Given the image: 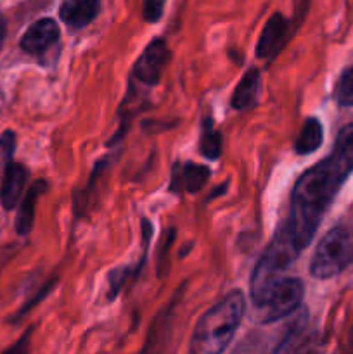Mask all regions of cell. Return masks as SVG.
Returning <instances> with one entry per match:
<instances>
[{"mask_svg":"<svg viewBox=\"0 0 353 354\" xmlns=\"http://www.w3.org/2000/svg\"><path fill=\"white\" fill-rule=\"evenodd\" d=\"M305 286L300 279H280L279 283L270 292L266 303L258 308V310H262V320L260 322L265 325L289 317L301 306Z\"/></svg>","mask_w":353,"mask_h":354,"instance_id":"5","label":"cell"},{"mask_svg":"<svg viewBox=\"0 0 353 354\" xmlns=\"http://www.w3.org/2000/svg\"><path fill=\"white\" fill-rule=\"evenodd\" d=\"M336 102L341 107L353 106V68H348L338 80L334 90Z\"/></svg>","mask_w":353,"mask_h":354,"instance_id":"16","label":"cell"},{"mask_svg":"<svg viewBox=\"0 0 353 354\" xmlns=\"http://www.w3.org/2000/svg\"><path fill=\"white\" fill-rule=\"evenodd\" d=\"M59 37H61L59 24L52 17H44V19L35 21L24 31L23 38H21V48L28 54H42L48 47L57 44Z\"/></svg>","mask_w":353,"mask_h":354,"instance_id":"7","label":"cell"},{"mask_svg":"<svg viewBox=\"0 0 353 354\" xmlns=\"http://www.w3.org/2000/svg\"><path fill=\"white\" fill-rule=\"evenodd\" d=\"M176 169L179 175H173V182H176V187H183L187 192H199L210 178V169L204 165L187 162L183 166L176 165Z\"/></svg>","mask_w":353,"mask_h":354,"instance_id":"13","label":"cell"},{"mask_svg":"<svg viewBox=\"0 0 353 354\" xmlns=\"http://www.w3.org/2000/svg\"><path fill=\"white\" fill-rule=\"evenodd\" d=\"M170 59V48L163 38H156L145 47L134 66V75L145 85H158L165 64Z\"/></svg>","mask_w":353,"mask_h":354,"instance_id":"6","label":"cell"},{"mask_svg":"<svg viewBox=\"0 0 353 354\" xmlns=\"http://www.w3.org/2000/svg\"><path fill=\"white\" fill-rule=\"evenodd\" d=\"M287 28H289V21L286 19L284 14H272L270 19L266 21L265 26H263L260 40L258 44H256V55H258L260 59L272 57L277 52V48L282 45L287 33Z\"/></svg>","mask_w":353,"mask_h":354,"instance_id":"8","label":"cell"},{"mask_svg":"<svg viewBox=\"0 0 353 354\" xmlns=\"http://www.w3.org/2000/svg\"><path fill=\"white\" fill-rule=\"evenodd\" d=\"M3 33H6V24H3L2 17H0V44H2L3 40Z\"/></svg>","mask_w":353,"mask_h":354,"instance_id":"20","label":"cell"},{"mask_svg":"<svg viewBox=\"0 0 353 354\" xmlns=\"http://www.w3.org/2000/svg\"><path fill=\"white\" fill-rule=\"evenodd\" d=\"M28 180V169L19 162H10L0 183V201L6 209H12L23 194Z\"/></svg>","mask_w":353,"mask_h":354,"instance_id":"10","label":"cell"},{"mask_svg":"<svg viewBox=\"0 0 353 354\" xmlns=\"http://www.w3.org/2000/svg\"><path fill=\"white\" fill-rule=\"evenodd\" d=\"M47 190V182L44 180H38L33 185L28 189L26 196H24V201L19 206V213H17L16 220V230L19 235H26L31 232V227H33L35 221V206L38 203V197Z\"/></svg>","mask_w":353,"mask_h":354,"instance_id":"12","label":"cell"},{"mask_svg":"<svg viewBox=\"0 0 353 354\" xmlns=\"http://www.w3.org/2000/svg\"><path fill=\"white\" fill-rule=\"evenodd\" d=\"M201 154L206 159H218L221 156V133L215 130L211 118H206L203 123V135H201Z\"/></svg>","mask_w":353,"mask_h":354,"instance_id":"15","label":"cell"},{"mask_svg":"<svg viewBox=\"0 0 353 354\" xmlns=\"http://www.w3.org/2000/svg\"><path fill=\"white\" fill-rule=\"evenodd\" d=\"M100 10V0H66L59 9V16L68 26L83 28L92 23Z\"/></svg>","mask_w":353,"mask_h":354,"instance_id":"9","label":"cell"},{"mask_svg":"<svg viewBox=\"0 0 353 354\" xmlns=\"http://www.w3.org/2000/svg\"><path fill=\"white\" fill-rule=\"evenodd\" d=\"M324 142V128L317 118H308L296 138V152L301 156H308L317 151Z\"/></svg>","mask_w":353,"mask_h":354,"instance_id":"14","label":"cell"},{"mask_svg":"<svg viewBox=\"0 0 353 354\" xmlns=\"http://www.w3.org/2000/svg\"><path fill=\"white\" fill-rule=\"evenodd\" d=\"M298 254H300V249L294 244L289 228L284 225L282 228H279L273 241L270 242L253 270L251 280H249V296L256 308L266 303L273 287L279 283L282 273L293 265Z\"/></svg>","mask_w":353,"mask_h":354,"instance_id":"3","label":"cell"},{"mask_svg":"<svg viewBox=\"0 0 353 354\" xmlns=\"http://www.w3.org/2000/svg\"><path fill=\"white\" fill-rule=\"evenodd\" d=\"M14 147H16V135L12 131H6L0 137V183H2L3 175H6L7 168L12 162Z\"/></svg>","mask_w":353,"mask_h":354,"instance_id":"17","label":"cell"},{"mask_svg":"<svg viewBox=\"0 0 353 354\" xmlns=\"http://www.w3.org/2000/svg\"><path fill=\"white\" fill-rule=\"evenodd\" d=\"M132 270L134 268H130V266H123V268H116L109 273V296H107L109 299H114L118 296L128 277L134 273Z\"/></svg>","mask_w":353,"mask_h":354,"instance_id":"18","label":"cell"},{"mask_svg":"<svg viewBox=\"0 0 353 354\" xmlns=\"http://www.w3.org/2000/svg\"><path fill=\"white\" fill-rule=\"evenodd\" d=\"M353 261V230L338 225L318 242L310 263V273L318 280H327L341 273Z\"/></svg>","mask_w":353,"mask_h":354,"instance_id":"4","label":"cell"},{"mask_svg":"<svg viewBox=\"0 0 353 354\" xmlns=\"http://www.w3.org/2000/svg\"><path fill=\"white\" fill-rule=\"evenodd\" d=\"M352 171L353 123L339 130L331 154L305 171L294 185L286 227L300 251L311 242L325 211Z\"/></svg>","mask_w":353,"mask_h":354,"instance_id":"1","label":"cell"},{"mask_svg":"<svg viewBox=\"0 0 353 354\" xmlns=\"http://www.w3.org/2000/svg\"><path fill=\"white\" fill-rule=\"evenodd\" d=\"M260 83H262V80H260L258 68H249L244 73L241 82H239V85L235 86L234 97H232V107L237 111H244L255 106L258 102Z\"/></svg>","mask_w":353,"mask_h":354,"instance_id":"11","label":"cell"},{"mask_svg":"<svg viewBox=\"0 0 353 354\" xmlns=\"http://www.w3.org/2000/svg\"><path fill=\"white\" fill-rule=\"evenodd\" d=\"M166 0H144V19L147 23H158L165 12Z\"/></svg>","mask_w":353,"mask_h":354,"instance_id":"19","label":"cell"},{"mask_svg":"<svg viewBox=\"0 0 353 354\" xmlns=\"http://www.w3.org/2000/svg\"><path fill=\"white\" fill-rule=\"evenodd\" d=\"M246 313V299L242 290H232L211 310H208L190 337V353L218 354L228 348Z\"/></svg>","mask_w":353,"mask_h":354,"instance_id":"2","label":"cell"}]
</instances>
